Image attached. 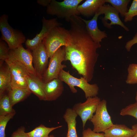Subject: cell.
<instances>
[{"label": "cell", "instance_id": "cell-1", "mask_svg": "<svg viewBox=\"0 0 137 137\" xmlns=\"http://www.w3.org/2000/svg\"><path fill=\"white\" fill-rule=\"evenodd\" d=\"M82 18L75 15L70 19L69 37L67 45L64 46L65 59V61L70 62L79 74L89 82L93 77L99 55L97 50L101 45L93 40Z\"/></svg>", "mask_w": 137, "mask_h": 137}, {"label": "cell", "instance_id": "cell-2", "mask_svg": "<svg viewBox=\"0 0 137 137\" xmlns=\"http://www.w3.org/2000/svg\"><path fill=\"white\" fill-rule=\"evenodd\" d=\"M58 78L67 84L73 93L77 92L75 87L81 89L84 92L86 99L97 96L98 93L99 88L97 84L89 83L83 77H81L79 78H76L71 75L69 71H66L62 70L59 74Z\"/></svg>", "mask_w": 137, "mask_h": 137}, {"label": "cell", "instance_id": "cell-3", "mask_svg": "<svg viewBox=\"0 0 137 137\" xmlns=\"http://www.w3.org/2000/svg\"><path fill=\"white\" fill-rule=\"evenodd\" d=\"M83 0H64L59 2L52 0L47 7L46 12L48 14L55 15L58 18L63 19L69 22L72 16L78 15L77 8Z\"/></svg>", "mask_w": 137, "mask_h": 137}, {"label": "cell", "instance_id": "cell-4", "mask_svg": "<svg viewBox=\"0 0 137 137\" xmlns=\"http://www.w3.org/2000/svg\"><path fill=\"white\" fill-rule=\"evenodd\" d=\"M69 36L68 30L61 26H57L52 29L44 38L42 43L49 58L59 48L67 45Z\"/></svg>", "mask_w": 137, "mask_h": 137}, {"label": "cell", "instance_id": "cell-5", "mask_svg": "<svg viewBox=\"0 0 137 137\" xmlns=\"http://www.w3.org/2000/svg\"><path fill=\"white\" fill-rule=\"evenodd\" d=\"M8 17L4 14L0 17L1 38L6 42L10 49H15L25 42L26 37L21 31L12 28L8 22Z\"/></svg>", "mask_w": 137, "mask_h": 137}, {"label": "cell", "instance_id": "cell-6", "mask_svg": "<svg viewBox=\"0 0 137 137\" xmlns=\"http://www.w3.org/2000/svg\"><path fill=\"white\" fill-rule=\"evenodd\" d=\"M65 47L63 46L58 49L50 58L48 67L42 77L44 82H48L58 78L60 72L66 67L62 63L63 61H65Z\"/></svg>", "mask_w": 137, "mask_h": 137}, {"label": "cell", "instance_id": "cell-7", "mask_svg": "<svg viewBox=\"0 0 137 137\" xmlns=\"http://www.w3.org/2000/svg\"><path fill=\"white\" fill-rule=\"evenodd\" d=\"M5 61L9 66L10 71L11 88H28L27 79L31 74L19 62L11 57H9Z\"/></svg>", "mask_w": 137, "mask_h": 137}, {"label": "cell", "instance_id": "cell-8", "mask_svg": "<svg viewBox=\"0 0 137 137\" xmlns=\"http://www.w3.org/2000/svg\"><path fill=\"white\" fill-rule=\"evenodd\" d=\"M107 104L105 99L101 100L95 114L90 120L93 126V130L95 132H104L114 124L108 111Z\"/></svg>", "mask_w": 137, "mask_h": 137}, {"label": "cell", "instance_id": "cell-9", "mask_svg": "<svg viewBox=\"0 0 137 137\" xmlns=\"http://www.w3.org/2000/svg\"><path fill=\"white\" fill-rule=\"evenodd\" d=\"M101 100L97 96L89 97L84 102L76 104L73 106V109L81 118L83 129L87 121L92 118Z\"/></svg>", "mask_w": 137, "mask_h": 137}, {"label": "cell", "instance_id": "cell-10", "mask_svg": "<svg viewBox=\"0 0 137 137\" xmlns=\"http://www.w3.org/2000/svg\"><path fill=\"white\" fill-rule=\"evenodd\" d=\"M57 18L49 19H46L44 16L42 20V27L40 33L32 39H27L25 42V45L27 49L33 50L41 43L42 41L54 28L57 26H61L62 23L58 22Z\"/></svg>", "mask_w": 137, "mask_h": 137}, {"label": "cell", "instance_id": "cell-11", "mask_svg": "<svg viewBox=\"0 0 137 137\" xmlns=\"http://www.w3.org/2000/svg\"><path fill=\"white\" fill-rule=\"evenodd\" d=\"M9 57L20 63L31 75L39 78L33 65L32 55L30 50L25 49L22 45L15 49H10Z\"/></svg>", "mask_w": 137, "mask_h": 137}, {"label": "cell", "instance_id": "cell-12", "mask_svg": "<svg viewBox=\"0 0 137 137\" xmlns=\"http://www.w3.org/2000/svg\"><path fill=\"white\" fill-rule=\"evenodd\" d=\"M97 12L100 15L104 14V16H101L100 19L105 27L110 29L112 28V25H117L121 26L126 31H129V28L120 20L119 12L111 5L104 4L102 5Z\"/></svg>", "mask_w": 137, "mask_h": 137}, {"label": "cell", "instance_id": "cell-13", "mask_svg": "<svg viewBox=\"0 0 137 137\" xmlns=\"http://www.w3.org/2000/svg\"><path fill=\"white\" fill-rule=\"evenodd\" d=\"M38 80L44 93L46 101L56 100L62 94L64 89L63 82L59 78L54 79L47 83L44 82L39 78Z\"/></svg>", "mask_w": 137, "mask_h": 137}, {"label": "cell", "instance_id": "cell-14", "mask_svg": "<svg viewBox=\"0 0 137 137\" xmlns=\"http://www.w3.org/2000/svg\"><path fill=\"white\" fill-rule=\"evenodd\" d=\"M32 51L34 68L39 78L42 80L43 75L47 68L49 56L42 42Z\"/></svg>", "mask_w": 137, "mask_h": 137}, {"label": "cell", "instance_id": "cell-15", "mask_svg": "<svg viewBox=\"0 0 137 137\" xmlns=\"http://www.w3.org/2000/svg\"><path fill=\"white\" fill-rule=\"evenodd\" d=\"M99 15L97 12L90 20H86L82 18L85 24L87 30L89 35L94 42L98 43H100L103 39L107 37L105 31H101L98 27L97 21Z\"/></svg>", "mask_w": 137, "mask_h": 137}, {"label": "cell", "instance_id": "cell-16", "mask_svg": "<svg viewBox=\"0 0 137 137\" xmlns=\"http://www.w3.org/2000/svg\"><path fill=\"white\" fill-rule=\"evenodd\" d=\"M136 131L132 126L130 129L123 124H114L104 132L105 137H133Z\"/></svg>", "mask_w": 137, "mask_h": 137}, {"label": "cell", "instance_id": "cell-17", "mask_svg": "<svg viewBox=\"0 0 137 137\" xmlns=\"http://www.w3.org/2000/svg\"><path fill=\"white\" fill-rule=\"evenodd\" d=\"M105 3V0H86L78 5L77 10L79 14L89 17L94 16Z\"/></svg>", "mask_w": 137, "mask_h": 137}, {"label": "cell", "instance_id": "cell-18", "mask_svg": "<svg viewBox=\"0 0 137 137\" xmlns=\"http://www.w3.org/2000/svg\"><path fill=\"white\" fill-rule=\"evenodd\" d=\"M4 61L0 60V97L8 92L11 89V76L8 65H3Z\"/></svg>", "mask_w": 137, "mask_h": 137}, {"label": "cell", "instance_id": "cell-19", "mask_svg": "<svg viewBox=\"0 0 137 137\" xmlns=\"http://www.w3.org/2000/svg\"><path fill=\"white\" fill-rule=\"evenodd\" d=\"M77 116L73 109L68 108L66 110L63 117L67 124L66 137H78L76 128V118Z\"/></svg>", "mask_w": 137, "mask_h": 137}, {"label": "cell", "instance_id": "cell-20", "mask_svg": "<svg viewBox=\"0 0 137 137\" xmlns=\"http://www.w3.org/2000/svg\"><path fill=\"white\" fill-rule=\"evenodd\" d=\"M31 92L28 88H15L12 89L8 94L12 107L23 101L28 97Z\"/></svg>", "mask_w": 137, "mask_h": 137}, {"label": "cell", "instance_id": "cell-21", "mask_svg": "<svg viewBox=\"0 0 137 137\" xmlns=\"http://www.w3.org/2000/svg\"><path fill=\"white\" fill-rule=\"evenodd\" d=\"M38 78L31 75L28 76L27 79L28 87L31 93L36 95L40 100L45 101V96L38 81Z\"/></svg>", "mask_w": 137, "mask_h": 137}, {"label": "cell", "instance_id": "cell-22", "mask_svg": "<svg viewBox=\"0 0 137 137\" xmlns=\"http://www.w3.org/2000/svg\"><path fill=\"white\" fill-rule=\"evenodd\" d=\"M62 126L60 125L55 127H48L41 124L27 133L30 137H49V134L50 132Z\"/></svg>", "mask_w": 137, "mask_h": 137}, {"label": "cell", "instance_id": "cell-23", "mask_svg": "<svg viewBox=\"0 0 137 137\" xmlns=\"http://www.w3.org/2000/svg\"><path fill=\"white\" fill-rule=\"evenodd\" d=\"M130 1V0H105V3L111 4L123 17H124L128 11L127 6Z\"/></svg>", "mask_w": 137, "mask_h": 137}, {"label": "cell", "instance_id": "cell-24", "mask_svg": "<svg viewBox=\"0 0 137 137\" xmlns=\"http://www.w3.org/2000/svg\"><path fill=\"white\" fill-rule=\"evenodd\" d=\"M12 107L8 94H4L0 97V115L16 113Z\"/></svg>", "mask_w": 137, "mask_h": 137}, {"label": "cell", "instance_id": "cell-25", "mask_svg": "<svg viewBox=\"0 0 137 137\" xmlns=\"http://www.w3.org/2000/svg\"><path fill=\"white\" fill-rule=\"evenodd\" d=\"M128 75L126 83L129 84L137 83V64H130L127 68Z\"/></svg>", "mask_w": 137, "mask_h": 137}, {"label": "cell", "instance_id": "cell-26", "mask_svg": "<svg viewBox=\"0 0 137 137\" xmlns=\"http://www.w3.org/2000/svg\"><path fill=\"white\" fill-rule=\"evenodd\" d=\"M120 114L122 116H131L137 119V101L122 109L120 111Z\"/></svg>", "mask_w": 137, "mask_h": 137}, {"label": "cell", "instance_id": "cell-27", "mask_svg": "<svg viewBox=\"0 0 137 137\" xmlns=\"http://www.w3.org/2000/svg\"><path fill=\"white\" fill-rule=\"evenodd\" d=\"M16 113L6 115H0V137H5V130L7 124Z\"/></svg>", "mask_w": 137, "mask_h": 137}, {"label": "cell", "instance_id": "cell-28", "mask_svg": "<svg viewBox=\"0 0 137 137\" xmlns=\"http://www.w3.org/2000/svg\"><path fill=\"white\" fill-rule=\"evenodd\" d=\"M137 15V0H133L129 9L125 14L124 21L127 22L131 21L133 18Z\"/></svg>", "mask_w": 137, "mask_h": 137}, {"label": "cell", "instance_id": "cell-29", "mask_svg": "<svg viewBox=\"0 0 137 137\" xmlns=\"http://www.w3.org/2000/svg\"><path fill=\"white\" fill-rule=\"evenodd\" d=\"M10 49L6 42L0 39V59L5 61L8 58Z\"/></svg>", "mask_w": 137, "mask_h": 137}, {"label": "cell", "instance_id": "cell-30", "mask_svg": "<svg viewBox=\"0 0 137 137\" xmlns=\"http://www.w3.org/2000/svg\"><path fill=\"white\" fill-rule=\"evenodd\" d=\"M82 135V137H105L104 133L95 132L89 128L83 130Z\"/></svg>", "mask_w": 137, "mask_h": 137}, {"label": "cell", "instance_id": "cell-31", "mask_svg": "<svg viewBox=\"0 0 137 137\" xmlns=\"http://www.w3.org/2000/svg\"><path fill=\"white\" fill-rule=\"evenodd\" d=\"M11 137H30L27 133L25 132V128L21 126L14 132Z\"/></svg>", "mask_w": 137, "mask_h": 137}, {"label": "cell", "instance_id": "cell-32", "mask_svg": "<svg viewBox=\"0 0 137 137\" xmlns=\"http://www.w3.org/2000/svg\"><path fill=\"white\" fill-rule=\"evenodd\" d=\"M136 43H137V33H135L132 39L126 42L125 47L127 51L128 52H130L132 46Z\"/></svg>", "mask_w": 137, "mask_h": 137}, {"label": "cell", "instance_id": "cell-33", "mask_svg": "<svg viewBox=\"0 0 137 137\" xmlns=\"http://www.w3.org/2000/svg\"><path fill=\"white\" fill-rule=\"evenodd\" d=\"M52 0H38L37 2L39 4L43 6L47 7L49 4Z\"/></svg>", "mask_w": 137, "mask_h": 137}, {"label": "cell", "instance_id": "cell-34", "mask_svg": "<svg viewBox=\"0 0 137 137\" xmlns=\"http://www.w3.org/2000/svg\"><path fill=\"white\" fill-rule=\"evenodd\" d=\"M135 128L136 132L135 135L133 137H137V124L132 126Z\"/></svg>", "mask_w": 137, "mask_h": 137}, {"label": "cell", "instance_id": "cell-35", "mask_svg": "<svg viewBox=\"0 0 137 137\" xmlns=\"http://www.w3.org/2000/svg\"><path fill=\"white\" fill-rule=\"evenodd\" d=\"M135 99L136 101H137V91L136 92V96L135 97Z\"/></svg>", "mask_w": 137, "mask_h": 137}, {"label": "cell", "instance_id": "cell-36", "mask_svg": "<svg viewBox=\"0 0 137 137\" xmlns=\"http://www.w3.org/2000/svg\"><path fill=\"white\" fill-rule=\"evenodd\" d=\"M49 137H55L53 135H51L49 136Z\"/></svg>", "mask_w": 137, "mask_h": 137}]
</instances>
